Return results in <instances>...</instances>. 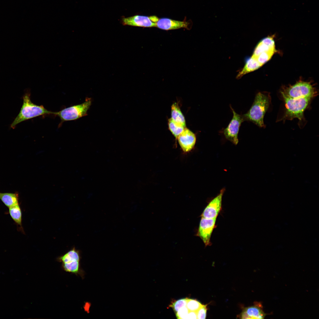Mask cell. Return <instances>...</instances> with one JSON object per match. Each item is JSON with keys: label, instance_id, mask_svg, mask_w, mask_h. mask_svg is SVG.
Returning a JSON list of instances; mask_svg holds the SVG:
<instances>
[{"label": "cell", "instance_id": "6da1fadb", "mask_svg": "<svg viewBox=\"0 0 319 319\" xmlns=\"http://www.w3.org/2000/svg\"><path fill=\"white\" fill-rule=\"evenodd\" d=\"M271 100V97L269 92L258 93L256 95L250 109L246 113L242 115L244 120L251 121L260 127L264 128V117Z\"/></svg>", "mask_w": 319, "mask_h": 319}, {"label": "cell", "instance_id": "7a4b0ae2", "mask_svg": "<svg viewBox=\"0 0 319 319\" xmlns=\"http://www.w3.org/2000/svg\"><path fill=\"white\" fill-rule=\"evenodd\" d=\"M23 104L19 113L10 124V127L14 129L17 125L23 121L41 115L53 114L43 105H38L32 103L30 100V93L27 91L22 97Z\"/></svg>", "mask_w": 319, "mask_h": 319}, {"label": "cell", "instance_id": "3957f363", "mask_svg": "<svg viewBox=\"0 0 319 319\" xmlns=\"http://www.w3.org/2000/svg\"><path fill=\"white\" fill-rule=\"evenodd\" d=\"M285 104V111L282 120H291L297 118L304 120V112L312 99L310 98H292L281 95Z\"/></svg>", "mask_w": 319, "mask_h": 319}, {"label": "cell", "instance_id": "277c9868", "mask_svg": "<svg viewBox=\"0 0 319 319\" xmlns=\"http://www.w3.org/2000/svg\"><path fill=\"white\" fill-rule=\"evenodd\" d=\"M281 95L292 98L303 97L313 99L318 94L316 89L310 82L299 80L294 84L282 88Z\"/></svg>", "mask_w": 319, "mask_h": 319}, {"label": "cell", "instance_id": "5b68a950", "mask_svg": "<svg viewBox=\"0 0 319 319\" xmlns=\"http://www.w3.org/2000/svg\"><path fill=\"white\" fill-rule=\"evenodd\" d=\"M80 258L79 252L74 248L59 257L57 260L62 263V268L65 271L79 275L83 278L84 272L81 267Z\"/></svg>", "mask_w": 319, "mask_h": 319}, {"label": "cell", "instance_id": "8992f818", "mask_svg": "<svg viewBox=\"0 0 319 319\" xmlns=\"http://www.w3.org/2000/svg\"><path fill=\"white\" fill-rule=\"evenodd\" d=\"M91 102V99L87 98L83 103L55 112L54 115L58 116L62 122L76 120L87 115Z\"/></svg>", "mask_w": 319, "mask_h": 319}, {"label": "cell", "instance_id": "52a82bcc", "mask_svg": "<svg viewBox=\"0 0 319 319\" xmlns=\"http://www.w3.org/2000/svg\"><path fill=\"white\" fill-rule=\"evenodd\" d=\"M233 116L227 126L223 131L225 138L233 144L237 145L238 142V135L240 127L245 120L242 115L236 113L230 106Z\"/></svg>", "mask_w": 319, "mask_h": 319}, {"label": "cell", "instance_id": "ba28073f", "mask_svg": "<svg viewBox=\"0 0 319 319\" xmlns=\"http://www.w3.org/2000/svg\"><path fill=\"white\" fill-rule=\"evenodd\" d=\"M216 218L207 219L201 217L197 236L203 241L206 246L211 244V238L214 229L216 227Z\"/></svg>", "mask_w": 319, "mask_h": 319}, {"label": "cell", "instance_id": "9c48e42d", "mask_svg": "<svg viewBox=\"0 0 319 319\" xmlns=\"http://www.w3.org/2000/svg\"><path fill=\"white\" fill-rule=\"evenodd\" d=\"M224 189L208 204L201 214V217L207 219L217 218L222 208V198Z\"/></svg>", "mask_w": 319, "mask_h": 319}, {"label": "cell", "instance_id": "30bf717a", "mask_svg": "<svg viewBox=\"0 0 319 319\" xmlns=\"http://www.w3.org/2000/svg\"><path fill=\"white\" fill-rule=\"evenodd\" d=\"M124 25L145 27H156V23L151 20V16L135 15L127 17H123L121 20Z\"/></svg>", "mask_w": 319, "mask_h": 319}, {"label": "cell", "instance_id": "8fae6325", "mask_svg": "<svg viewBox=\"0 0 319 319\" xmlns=\"http://www.w3.org/2000/svg\"><path fill=\"white\" fill-rule=\"evenodd\" d=\"M177 138L181 148L185 152L191 151L193 149L196 143L195 135L186 128Z\"/></svg>", "mask_w": 319, "mask_h": 319}, {"label": "cell", "instance_id": "7c38bea8", "mask_svg": "<svg viewBox=\"0 0 319 319\" xmlns=\"http://www.w3.org/2000/svg\"><path fill=\"white\" fill-rule=\"evenodd\" d=\"M189 23L167 18L159 19L156 23V27L163 30H168L181 28H187Z\"/></svg>", "mask_w": 319, "mask_h": 319}, {"label": "cell", "instance_id": "4fadbf2b", "mask_svg": "<svg viewBox=\"0 0 319 319\" xmlns=\"http://www.w3.org/2000/svg\"><path fill=\"white\" fill-rule=\"evenodd\" d=\"M266 315L262 307L256 305L245 308L240 315L242 319H264Z\"/></svg>", "mask_w": 319, "mask_h": 319}, {"label": "cell", "instance_id": "5bb4252c", "mask_svg": "<svg viewBox=\"0 0 319 319\" xmlns=\"http://www.w3.org/2000/svg\"><path fill=\"white\" fill-rule=\"evenodd\" d=\"M245 64L243 68L240 71L237 76L239 79L247 73L254 71L261 66L253 58L248 57L245 59Z\"/></svg>", "mask_w": 319, "mask_h": 319}, {"label": "cell", "instance_id": "9a60e30c", "mask_svg": "<svg viewBox=\"0 0 319 319\" xmlns=\"http://www.w3.org/2000/svg\"><path fill=\"white\" fill-rule=\"evenodd\" d=\"M0 199L9 208L19 204L18 193H0Z\"/></svg>", "mask_w": 319, "mask_h": 319}, {"label": "cell", "instance_id": "2e32d148", "mask_svg": "<svg viewBox=\"0 0 319 319\" xmlns=\"http://www.w3.org/2000/svg\"><path fill=\"white\" fill-rule=\"evenodd\" d=\"M171 118L175 122L184 127L186 126L185 118L177 104H172L171 108Z\"/></svg>", "mask_w": 319, "mask_h": 319}, {"label": "cell", "instance_id": "e0dca14e", "mask_svg": "<svg viewBox=\"0 0 319 319\" xmlns=\"http://www.w3.org/2000/svg\"><path fill=\"white\" fill-rule=\"evenodd\" d=\"M9 213L11 217L17 224L19 225L21 228H22V214L19 204L9 208Z\"/></svg>", "mask_w": 319, "mask_h": 319}, {"label": "cell", "instance_id": "ac0fdd59", "mask_svg": "<svg viewBox=\"0 0 319 319\" xmlns=\"http://www.w3.org/2000/svg\"><path fill=\"white\" fill-rule=\"evenodd\" d=\"M169 128L174 136L177 138L186 128L170 118L168 121Z\"/></svg>", "mask_w": 319, "mask_h": 319}, {"label": "cell", "instance_id": "d6986e66", "mask_svg": "<svg viewBox=\"0 0 319 319\" xmlns=\"http://www.w3.org/2000/svg\"><path fill=\"white\" fill-rule=\"evenodd\" d=\"M202 305L196 300L188 298L186 307L189 311H196Z\"/></svg>", "mask_w": 319, "mask_h": 319}, {"label": "cell", "instance_id": "ffe728a7", "mask_svg": "<svg viewBox=\"0 0 319 319\" xmlns=\"http://www.w3.org/2000/svg\"><path fill=\"white\" fill-rule=\"evenodd\" d=\"M187 299L188 298H186L175 300L171 302L169 307H172L176 313L180 308L186 306Z\"/></svg>", "mask_w": 319, "mask_h": 319}, {"label": "cell", "instance_id": "44dd1931", "mask_svg": "<svg viewBox=\"0 0 319 319\" xmlns=\"http://www.w3.org/2000/svg\"><path fill=\"white\" fill-rule=\"evenodd\" d=\"M189 311L186 306H184L180 308L175 313L176 317L178 319H187Z\"/></svg>", "mask_w": 319, "mask_h": 319}, {"label": "cell", "instance_id": "7402d4cb", "mask_svg": "<svg viewBox=\"0 0 319 319\" xmlns=\"http://www.w3.org/2000/svg\"><path fill=\"white\" fill-rule=\"evenodd\" d=\"M207 310L206 305H202L196 311L197 319H205L206 316Z\"/></svg>", "mask_w": 319, "mask_h": 319}, {"label": "cell", "instance_id": "603a6c76", "mask_svg": "<svg viewBox=\"0 0 319 319\" xmlns=\"http://www.w3.org/2000/svg\"><path fill=\"white\" fill-rule=\"evenodd\" d=\"M197 319V314L196 311H189L188 313L187 319Z\"/></svg>", "mask_w": 319, "mask_h": 319}]
</instances>
